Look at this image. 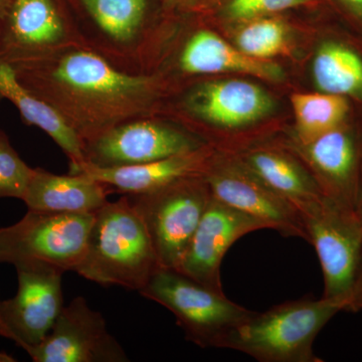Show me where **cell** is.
<instances>
[{
  "mask_svg": "<svg viewBox=\"0 0 362 362\" xmlns=\"http://www.w3.org/2000/svg\"><path fill=\"white\" fill-rule=\"evenodd\" d=\"M9 64L84 145L118 124L157 115L166 92L160 76L125 73L82 45Z\"/></svg>",
  "mask_w": 362,
  "mask_h": 362,
  "instance_id": "obj_1",
  "label": "cell"
},
{
  "mask_svg": "<svg viewBox=\"0 0 362 362\" xmlns=\"http://www.w3.org/2000/svg\"><path fill=\"white\" fill-rule=\"evenodd\" d=\"M81 45L118 70L152 74L157 30L152 0H64Z\"/></svg>",
  "mask_w": 362,
  "mask_h": 362,
  "instance_id": "obj_2",
  "label": "cell"
},
{
  "mask_svg": "<svg viewBox=\"0 0 362 362\" xmlns=\"http://www.w3.org/2000/svg\"><path fill=\"white\" fill-rule=\"evenodd\" d=\"M160 267L144 221L127 194L94 214L78 275L106 287L139 292Z\"/></svg>",
  "mask_w": 362,
  "mask_h": 362,
  "instance_id": "obj_3",
  "label": "cell"
},
{
  "mask_svg": "<svg viewBox=\"0 0 362 362\" xmlns=\"http://www.w3.org/2000/svg\"><path fill=\"white\" fill-rule=\"evenodd\" d=\"M349 311L339 300L288 301L255 312L230 331L221 349L243 352L261 362H322L314 352L317 335L337 314Z\"/></svg>",
  "mask_w": 362,
  "mask_h": 362,
  "instance_id": "obj_4",
  "label": "cell"
},
{
  "mask_svg": "<svg viewBox=\"0 0 362 362\" xmlns=\"http://www.w3.org/2000/svg\"><path fill=\"white\" fill-rule=\"evenodd\" d=\"M168 309L188 341L202 349H221L228 333L254 311L173 268L157 269L139 291Z\"/></svg>",
  "mask_w": 362,
  "mask_h": 362,
  "instance_id": "obj_5",
  "label": "cell"
},
{
  "mask_svg": "<svg viewBox=\"0 0 362 362\" xmlns=\"http://www.w3.org/2000/svg\"><path fill=\"white\" fill-rule=\"evenodd\" d=\"M323 274L324 298L351 306L362 274V221L327 197L299 211Z\"/></svg>",
  "mask_w": 362,
  "mask_h": 362,
  "instance_id": "obj_6",
  "label": "cell"
},
{
  "mask_svg": "<svg viewBox=\"0 0 362 362\" xmlns=\"http://www.w3.org/2000/svg\"><path fill=\"white\" fill-rule=\"evenodd\" d=\"M164 268H177L213 199L204 175L188 176L142 194H127Z\"/></svg>",
  "mask_w": 362,
  "mask_h": 362,
  "instance_id": "obj_7",
  "label": "cell"
},
{
  "mask_svg": "<svg viewBox=\"0 0 362 362\" xmlns=\"http://www.w3.org/2000/svg\"><path fill=\"white\" fill-rule=\"evenodd\" d=\"M94 214L28 211L0 228V263L42 262L76 272L85 257Z\"/></svg>",
  "mask_w": 362,
  "mask_h": 362,
  "instance_id": "obj_8",
  "label": "cell"
},
{
  "mask_svg": "<svg viewBox=\"0 0 362 362\" xmlns=\"http://www.w3.org/2000/svg\"><path fill=\"white\" fill-rule=\"evenodd\" d=\"M156 115L126 121L85 143V163L121 168L161 160L209 146L187 127Z\"/></svg>",
  "mask_w": 362,
  "mask_h": 362,
  "instance_id": "obj_9",
  "label": "cell"
},
{
  "mask_svg": "<svg viewBox=\"0 0 362 362\" xmlns=\"http://www.w3.org/2000/svg\"><path fill=\"white\" fill-rule=\"evenodd\" d=\"M204 180L216 201L263 221L269 230L284 237L307 242L301 216L297 209L276 194L235 157L211 154L204 169Z\"/></svg>",
  "mask_w": 362,
  "mask_h": 362,
  "instance_id": "obj_10",
  "label": "cell"
},
{
  "mask_svg": "<svg viewBox=\"0 0 362 362\" xmlns=\"http://www.w3.org/2000/svg\"><path fill=\"white\" fill-rule=\"evenodd\" d=\"M16 268L18 293L0 301V316L9 339L28 352L44 341L63 310L65 272L42 262H25Z\"/></svg>",
  "mask_w": 362,
  "mask_h": 362,
  "instance_id": "obj_11",
  "label": "cell"
},
{
  "mask_svg": "<svg viewBox=\"0 0 362 362\" xmlns=\"http://www.w3.org/2000/svg\"><path fill=\"white\" fill-rule=\"evenodd\" d=\"M81 45L64 0H7L0 18V59L25 61Z\"/></svg>",
  "mask_w": 362,
  "mask_h": 362,
  "instance_id": "obj_12",
  "label": "cell"
},
{
  "mask_svg": "<svg viewBox=\"0 0 362 362\" xmlns=\"http://www.w3.org/2000/svg\"><path fill=\"white\" fill-rule=\"evenodd\" d=\"M178 110L190 122L238 132L259 122L273 111V98L245 80H204L183 89Z\"/></svg>",
  "mask_w": 362,
  "mask_h": 362,
  "instance_id": "obj_13",
  "label": "cell"
},
{
  "mask_svg": "<svg viewBox=\"0 0 362 362\" xmlns=\"http://www.w3.org/2000/svg\"><path fill=\"white\" fill-rule=\"evenodd\" d=\"M28 354L35 362L129 361L104 317L81 296L64 306L51 332Z\"/></svg>",
  "mask_w": 362,
  "mask_h": 362,
  "instance_id": "obj_14",
  "label": "cell"
},
{
  "mask_svg": "<svg viewBox=\"0 0 362 362\" xmlns=\"http://www.w3.org/2000/svg\"><path fill=\"white\" fill-rule=\"evenodd\" d=\"M266 228L263 221L213 197L176 270L223 292L221 265L228 249L247 233Z\"/></svg>",
  "mask_w": 362,
  "mask_h": 362,
  "instance_id": "obj_15",
  "label": "cell"
},
{
  "mask_svg": "<svg viewBox=\"0 0 362 362\" xmlns=\"http://www.w3.org/2000/svg\"><path fill=\"white\" fill-rule=\"evenodd\" d=\"M292 149L324 197L356 213L362 157L356 136L341 125L306 144L294 142Z\"/></svg>",
  "mask_w": 362,
  "mask_h": 362,
  "instance_id": "obj_16",
  "label": "cell"
},
{
  "mask_svg": "<svg viewBox=\"0 0 362 362\" xmlns=\"http://www.w3.org/2000/svg\"><path fill=\"white\" fill-rule=\"evenodd\" d=\"M180 42L173 56V66L181 77L240 73L272 82L285 77L277 64L247 56L209 28L192 30Z\"/></svg>",
  "mask_w": 362,
  "mask_h": 362,
  "instance_id": "obj_17",
  "label": "cell"
},
{
  "mask_svg": "<svg viewBox=\"0 0 362 362\" xmlns=\"http://www.w3.org/2000/svg\"><path fill=\"white\" fill-rule=\"evenodd\" d=\"M213 152L211 146H206L182 156L121 168H98L84 163L70 173H84L104 183L113 192L142 194L181 178L202 175Z\"/></svg>",
  "mask_w": 362,
  "mask_h": 362,
  "instance_id": "obj_18",
  "label": "cell"
},
{
  "mask_svg": "<svg viewBox=\"0 0 362 362\" xmlns=\"http://www.w3.org/2000/svg\"><path fill=\"white\" fill-rule=\"evenodd\" d=\"M111 194L110 187L84 173L59 175L33 168L21 201L28 211L94 214Z\"/></svg>",
  "mask_w": 362,
  "mask_h": 362,
  "instance_id": "obj_19",
  "label": "cell"
},
{
  "mask_svg": "<svg viewBox=\"0 0 362 362\" xmlns=\"http://www.w3.org/2000/svg\"><path fill=\"white\" fill-rule=\"evenodd\" d=\"M237 158L299 213L324 195L301 159L272 147L240 152Z\"/></svg>",
  "mask_w": 362,
  "mask_h": 362,
  "instance_id": "obj_20",
  "label": "cell"
},
{
  "mask_svg": "<svg viewBox=\"0 0 362 362\" xmlns=\"http://www.w3.org/2000/svg\"><path fill=\"white\" fill-rule=\"evenodd\" d=\"M8 100L28 125L47 133L70 160V173L86 162L85 145L49 104L18 80L13 65L0 59V100Z\"/></svg>",
  "mask_w": 362,
  "mask_h": 362,
  "instance_id": "obj_21",
  "label": "cell"
},
{
  "mask_svg": "<svg viewBox=\"0 0 362 362\" xmlns=\"http://www.w3.org/2000/svg\"><path fill=\"white\" fill-rule=\"evenodd\" d=\"M312 76L321 92L362 99V58L346 45H321L312 64Z\"/></svg>",
  "mask_w": 362,
  "mask_h": 362,
  "instance_id": "obj_22",
  "label": "cell"
},
{
  "mask_svg": "<svg viewBox=\"0 0 362 362\" xmlns=\"http://www.w3.org/2000/svg\"><path fill=\"white\" fill-rule=\"evenodd\" d=\"M295 114V143L306 144L339 127L349 110L345 97L327 93H296L291 97Z\"/></svg>",
  "mask_w": 362,
  "mask_h": 362,
  "instance_id": "obj_23",
  "label": "cell"
},
{
  "mask_svg": "<svg viewBox=\"0 0 362 362\" xmlns=\"http://www.w3.org/2000/svg\"><path fill=\"white\" fill-rule=\"evenodd\" d=\"M288 28L283 21L268 16L246 21L235 35V47L247 56L270 61L287 49Z\"/></svg>",
  "mask_w": 362,
  "mask_h": 362,
  "instance_id": "obj_24",
  "label": "cell"
},
{
  "mask_svg": "<svg viewBox=\"0 0 362 362\" xmlns=\"http://www.w3.org/2000/svg\"><path fill=\"white\" fill-rule=\"evenodd\" d=\"M33 169L18 156L6 133L0 130V199H23Z\"/></svg>",
  "mask_w": 362,
  "mask_h": 362,
  "instance_id": "obj_25",
  "label": "cell"
},
{
  "mask_svg": "<svg viewBox=\"0 0 362 362\" xmlns=\"http://www.w3.org/2000/svg\"><path fill=\"white\" fill-rule=\"evenodd\" d=\"M308 1L310 0H228L223 11L232 20L247 21L287 11Z\"/></svg>",
  "mask_w": 362,
  "mask_h": 362,
  "instance_id": "obj_26",
  "label": "cell"
},
{
  "mask_svg": "<svg viewBox=\"0 0 362 362\" xmlns=\"http://www.w3.org/2000/svg\"><path fill=\"white\" fill-rule=\"evenodd\" d=\"M338 1L350 14L362 20V0H338Z\"/></svg>",
  "mask_w": 362,
  "mask_h": 362,
  "instance_id": "obj_27",
  "label": "cell"
},
{
  "mask_svg": "<svg viewBox=\"0 0 362 362\" xmlns=\"http://www.w3.org/2000/svg\"><path fill=\"white\" fill-rule=\"evenodd\" d=\"M362 310V274L358 285H357L356 291L354 293V299H352L350 311L356 312Z\"/></svg>",
  "mask_w": 362,
  "mask_h": 362,
  "instance_id": "obj_28",
  "label": "cell"
},
{
  "mask_svg": "<svg viewBox=\"0 0 362 362\" xmlns=\"http://www.w3.org/2000/svg\"><path fill=\"white\" fill-rule=\"evenodd\" d=\"M356 213L359 220L362 221V157L361 170H359L358 188H357Z\"/></svg>",
  "mask_w": 362,
  "mask_h": 362,
  "instance_id": "obj_29",
  "label": "cell"
},
{
  "mask_svg": "<svg viewBox=\"0 0 362 362\" xmlns=\"http://www.w3.org/2000/svg\"><path fill=\"white\" fill-rule=\"evenodd\" d=\"M165 2H171L175 4H182V6H188V4H194L195 0H164Z\"/></svg>",
  "mask_w": 362,
  "mask_h": 362,
  "instance_id": "obj_30",
  "label": "cell"
},
{
  "mask_svg": "<svg viewBox=\"0 0 362 362\" xmlns=\"http://www.w3.org/2000/svg\"><path fill=\"white\" fill-rule=\"evenodd\" d=\"M0 337L8 338V331H7L6 325H4V321H2L1 316H0Z\"/></svg>",
  "mask_w": 362,
  "mask_h": 362,
  "instance_id": "obj_31",
  "label": "cell"
},
{
  "mask_svg": "<svg viewBox=\"0 0 362 362\" xmlns=\"http://www.w3.org/2000/svg\"><path fill=\"white\" fill-rule=\"evenodd\" d=\"M16 361L13 356L6 354V352H0V362H14Z\"/></svg>",
  "mask_w": 362,
  "mask_h": 362,
  "instance_id": "obj_32",
  "label": "cell"
},
{
  "mask_svg": "<svg viewBox=\"0 0 362 362\" xmlns=\"http://www.w3.org/2000/svg\"><path fill=\"white\" fill-rule=\"evenodd\" d=\"M6 4L7 0H0V18H1L2 14L4 13V9H6Z\"/></svg>",
  "mask_w": 362,
  "mask_h": 362,
  "instance_id": "obj_33",
  "label": "cell"
}]
</instances>
